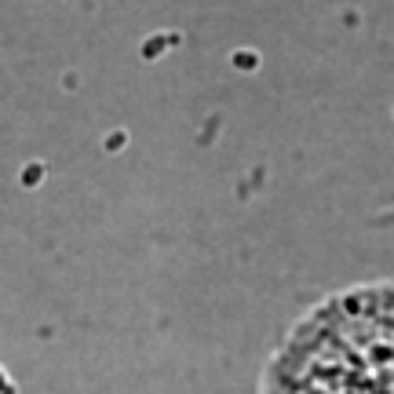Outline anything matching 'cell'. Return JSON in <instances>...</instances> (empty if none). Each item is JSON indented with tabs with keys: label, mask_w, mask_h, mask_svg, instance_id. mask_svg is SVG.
<instances>
[{
	"label": "cell",
	"mask_w": 394,
	"mask_h": 394,
	"mask_svg": "<svg viewBox=\"0 0 394 394\" xmlns=\"http://www.w3.org/2000/svg\"><path fill=\"white\" fill-rule=\"evenodd\" d=\"M270 394H394V288L317 311L277 358Z\"/></svg>",
	"instance_id": "1"
}]
</instances>
